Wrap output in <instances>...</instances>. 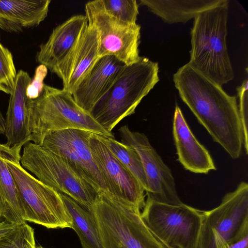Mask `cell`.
<instances>
[{"mask_svg":"<svg viewBox=\"0 0 248 248\" xmlns=\"http://www.w3.org/2000/svg\"><path fill=\"white\" fill-rule=\"evenodd\" d=\"M183 102L230 156L241 155L244 142L236 98L193 69L187 63L173 75Z\"/></svg>","mask_w":248,"mask_h":248,"instance_id":"cell-1","label":"cell"},{"mask_svg":"<svg viewBox=\"0 0 248 248\" xmlns=\"http://www.w3.org/2000/svg\"><path fill=\"white\" fill-rule=\"evenodd\" d=\"M229 3L228 0H222L199 14L194 18L191 31L188 63L220 87L234 77L226 44Z\"/></svg>","mask_w":248,"mask_h":248,"instance_id":"cell-2","label":"cell"},{"mask_svg":"<svg viewBox=\"0 0 248 248\" xmlns=\"http://www.w3.org/2000/svg\"><path fill=\"white\" fill-rule=\"evenodd\" d=\"M140 209L108 189L97 192L88 210L93 215L102 248H166L142 221Z\"/></svg>","mask_w":248,"mask_h":248,"instance_id":"cell-3","label":"cell"},{"mask_svg":"<svg viewBox=\"0 0 248 248\" xmlns=\"http://www.w3.org/2000/svg\"><path fill=\"white\" fill-rule=\"evenodd\" d=\"M158 63L141 57L125 65L106 95L90 114L107 132L135 113L142 99L159 81Z\"/></svg>","mask_w":248,"mask_h":248,"instance_id":"cell-4","label":"cell"},{"mask_svg":"<svg viewBox=\"0 0 248 248\" xmlns=\"http://www.w3.org/2000/svg\"><path fill=\"white\" fill-rule=\"evenodd\" d=\"M29 126L30 141L39 145L47 135L69 129L114 137L76 103L71 94L46 84L40 95L30 100Z\"/></svg>","mask_w":248,"mask_h":248,"instance_id":"cell-5","label":"cell"},{"mask_svg":"<svg viewBox=\"0 0 248 248\" xmlns=\"http://www.w3.org/2000/svg\"><path fill=\"white\" fill-rule=\"evenodd\" d=\"M21 149L0 143V155L7 164L23 200L25 221L48 229L72 228L71 217L60 193L22 167Z\"/></svg>","mask_w":248,"mask_h":248,"instance_id":"cell-6","label":"cell"},{"mask_svg":"<svg viewBox=\"0 0 248 248\" xmlns=\"http://www.w3.org/2000/svg\"><path fill=\"white\" fill-rule=\"evenodd\" d=\"M141 217L153 235L166 248H198L202 211L184 204L145 200Z\"/></svg>","mask_w":248,"mask_h":248,"instance_id":"cell-7","label":"cell"},{"mask_svg":"<svg viewBox=\"0 0 248 248\" xmlns=\"http://www.w3.org/2000/svg\"><path fill=\"white\" fill-rule=\"evenodd\" d=\"M20 164L42 183L88 210L93 206L97 193L61 156L29 141L24 145Z\"/></svg>","mask_w":248,"mask_h":248,"instance_id":"cell-8","label":"cell"},{"mask_svg":"<svg viewBox=\"0 0 248 248\" xmlns=\"http://www.w3.org/2000/svg\"><path fill=\"white\" fill-rule=\"evenodd\" d=\"M248 235V184L241 182L221 203L202 211L198 248H223Z\"/></svg>","mask_w":248,"mask_h":248,"instance_id":"cell-9","label":"cell"},{"mask_svg":"<svg viewBox=\"0 0 248 248\" xmlns=\"http://www.w3.org/2000/svg\"><path fill=\"white\" fill-rule=\"evenodd\" d=\"M88 24L97 31L99 41V58L111 55L126 65L138 62L141 56L139 46L140 26L123 22L109 15L100 0L85 5Z\"/></svg>","mask_w":248,"mask_h":248,"instance_id":"cell-10","label":"cell"},{"mask_svg":"<svg viewBox=\"0 0 248 248\" xmlns=\"http://www.w3.org/2000/svg\"><path fill=\"white\" fill-rule=\"evenodd\" d=\"M121 142L134 149L138 154L147 183L146 195L160 202L180 204L174 179L169 167L143 133L132 131L127 125L119 130Z\"/></svg>","mask_w":248,"mask_h":248,"instance_id":"cell-11","label":"cell"},{"mask_svg":"<svg viewBox=\"0 0 248 248\" xmlns=\"http://www.w3.org/2000/svg\"><path fill=\"white\" fill-rule=\"evenodd\" d=\"M92 133L77 129L56 131L47 135L41 146L62 157L97 193L107 188L91 151Z\"/></svg>","mask_w":248,"mask_h":248,"instance_id":"cell-12","label":"cell"},{"mask_svg":"<svg viewBox=\"0 0 248 248\" xmlns=\"http://www.w3.org/2000/svg\"><path fill=\"white\" fill-rule=\"evenodd\" d=\"M89 144L93 159L107 189L142 209L145 203V191L139 181L112 153L102 136L92 133Z\"/></svg>","mask_w":248,"mask_h":248,"instance_id":"cell-13","label":"cell"},{"mask_svg":"<svg viewBox=\"0 0 248 248\" xmlns=\"http://www.w3.org/2000/svg\"><path fill=\"white\" fill-rule=\"evenodd\" d=\"M99 47L98 32L88 24L69 52L51 71L62 80L63 90L72 94L99 58Z\"/></svg>","mask_w":248,"mask_h":248,"instance_id":"cell-14","label":"cell"},{"mask_svg":"<svg viewBox=\"0 0 248 248\" xmlns=\"http://www.w3.org/2000/svg\"><path fill=\"white\" fill-rule=\"evenodd\" d=\"M125 65L111 55L98 58L73 93L76 103L90 114L109 91Z\"/></svg>","mask_w":248,"mask_h":248,"instance_id":"cell-15","label":"cell"},{"mask_svg":"<svg viewBox=\"0 0 248 248\" xmlns=\"http://www.w3.org/2000/svg\"><path fill=\"white\" fill-rule=\"evenodd\" d=\"M31 78L29 74L20 70L17 73L14 87L10 94L6 113L5 144L10 148L20 147L30 141V100L26 90Z\"/></svg>","mask_w":248,"mask_h":248,"instance_id":"cell-16","label":"cell"},{"mask_svg":"<svg viewBox=\"0 0 248 248\" xmlns=\"http://www.w3.org/2000/svg\"><path fill=\"white\" fill-rule=\"evenodd\" d=\"M173 136L178 160L185 169L204 174L216 169L209 152L197 140L177 105L173 116Z\"/></svg>","mask_w":248,"mask_h":248,"instance_id":"cell-17","label":"cell"},{"mask_svg":"<svg viewBox=\"0 0 248 248\" xmlns=\"http://www.w3.org/2000/svg\"><path fill=\"white\" fill-rule=\"evenodd\" d=\"M87 24L85 15H78L57 26L47 41L39 46L36 62L51 71L69 52Z\"/></svg>","mask_w":248,"mask_h":248,"instance_id":"cell-18","label":"cell"},{"mask_svg":"<svg viewBox=\"0 0 248 248\" xmlns=\"http://www.w3.org/2000/svg\"><path fill=\"white\" fill-rule=\"evenodd\" d=\"M50 0H0V28L10 32L38 26L47 17Z\"/></svg>","mask_w":248,"mask_h":248,"instance_id":"cell-19","label":"cell"},{"mask_svg":"<svg viewBox=\"0 0 248 248\" xmlns=\"http://www.w3.org/2000/svg\"><path fill=\"white\" fill-rule=\"evenodd\" d=\"M222 0H140V4L168 24L185 23Z\"/></svg>","mask_w":248,"mask_h":248,"instance_id":"cell-20","label":"cell"},{"mask_svg":"<svg viewBox=\"0 0 248 248\" xmlns=\"http://www.w3.org/2000/svg\"><path fill=\"white\" fill-rule=\"evenodd\" d=\"M0 217L16 225L26 222L24 204L20 192L7 165L0 155Z\"/></svg>","mask_w":248,"mask_h":248,"instance_id":"cell-21","label":"cell"},{"mask_svg":"<svg viewBox=\"0 0 248 248\" xmlns=\"http://www.w3.org/2000/svg\"><path fill=\"white\" fill-rule=\"evenodd\" d=\"M60 195L71 217L72 229L78 234L82 248H102L92 213L66 195Z\"/></svg>","mask_w":248,"mask_h":248,"instance_id":"cell-22","label":"cell"},{"mask_svg":"<svg viewBox=\"0 0 248 248\" xmlns=\"http://www.w3.org/2000/svg\"><path fill=\"white\" fill-rule=\"evenodd\" d=\"M102 140L122 164L139 181L145 191L147 183L140 158L131 147L116 140L114 137L102 136Z\"/></svg>","mask_w":248,"mask_h":248,"instance_id":"cell-23","label":"cell"},{"mask_svg":"<svg viewBox=\"0 0 248 248\" xmlns=\"http://www.w3.org/2000/svg\"><path fill=\"white\" fill-rule=\"evenodd\" d=\"M104 10L119 20L131 25L137 24L139 4L136 0H100Z\"/></svg>","mask_w":248,"mask_h":248,"instance_id":"cell-24","label":"cell"},{"mask_svg":"<svg viewBox=\"0 0 248 248\" xmlns=\"http://www.w3.org/2000/svg\"><path fill=\"white\" fill-rule=\"evenodd\" d=\"M0 248H36L33 229L26 222L0 238Z\"/></svg>","mask_w":248,"mask_h":248,"instance_id":"cell-25","label":"cell"},{"mask_svg":"<svg viewBox=\"0 0 248 248\" xmlns=\"http://www.w3.org/2000/svg\"><path fill=\"white\" fill-rule=\"evenodd\" d=\"M16 74L12 53L0 43V91L11 94Z\"/></svg>","mask_w":248,"mask_h":248,"instance_id":"cell-26","label":"cell"},{"mask_svg":"<svg viewBox=\"0 0 248 248\" xmlns=\"http://www.w3.org/2000/svg\"><path fill=\"white\" fill-rule=\"evenodd\" d=\"M248 81L246 79L244 80L240 86L237 88L238 95L239 99V106L238 108L240 118L242 125L244 142L243 145L246 154L248 153Z\"/></svg>","mask_w":248,"mask_h":248,"instance_id":"cell-27","label":"cell"},{"mask_svg":"<svg viewBox=\"0 0 248 248\" xmlns=\"http://www.w3.org/2000/svg\"><path fill=\"white\" fill-rule=\"evenodd\" d=\"M47 69L42 64L36 68L34 77L26 90V94L29 99H35L40 95L45 84L44 80L47 75Z\"/></svg>","mask_w":248,"mask_h":248,"instance_id":"cell-28","label":"cell"},{"mask_svg":"<svg viewBox=\"0 0 248 248\" xmlns=\"http://www.w3.org/2000/svg\"><path fill=\"white\" fill-rule=\"evenodd\" d=\"M17 226L5 220L0 221V238L13 231Z\"/></svg>","mask_w":248,"mask_h":248,"instance_id":"cell-29","label":"cell"},{"mask_svg":"<svg viewBox=\"0 0 248 248\" xmlns=\"http://www.w3.org/2000/svg\"><path fill=\"white\" fill-rule=\"evenodd\" d=\"M248 235L242 238L241 240L228 245L223 248H248Z\"/></svg>","mask_w":248,"mask_h":248,"instance_id":"cell-30","label":"cell"},{"mask_svg":"<svg viewBox=\"0 0 248 248\" xmlns=\"http://www.w3.org/2000/svg\"><path fill=\"white\" fill-rule=\"evenodd\" d=\"M6 131V122L0 111V134H5Z\"/></svg>","mask_w":248,"mask_h":248,"instance_id":"cell-31","label":"cell"},{"mask_svg":"<svg viewBox=\"0 0 248 248\" xmlns=\"http://www.w3.org/2000/svg\"><path fill=\"white\" fill-rule=\"evenodd\" d=\"M1 204V199L0 195V211ZM0 217H1L0 216Z\"/></svg>","mask_w":248,"mask_h":248,"instance_id":"cell-32","label":"cell"},{"mask_svg":"<svg viewBox=\"0 0 248 248\" xmlns=\"http://www.w3.org/2000/svg\"><path fill=\"white\" fill-rule=\"evenodd\" d=\"M36 248H43L41 246H39V247H36Z\"/></svg>","mask_w":248,"mask_h":248,"instance_id":"cell-33","label":"cell"},{"mask_svg":"<svg viewBox=\"0 0 248 248\" xmlns=\"http://www.w3.org/2000/svg\"></svg>","mask_w":248,"mask_h":248,"instance_id":"cell-34","label":"cell"}]
</instances>
